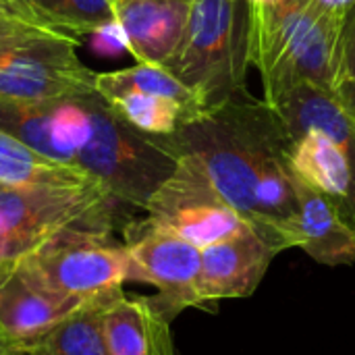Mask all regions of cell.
<instances>
[{"mask_svg":"<svg viewBox=\"0 0 355 355\" xmlns=\"http://www.w3.org/2000/svg\"><path fill=\"white\" fill-rule=\"evenodd\" d=\"M341 85H355V4L345 15L341 37H339L335 89Z\"/></svg>","mask_w":355,"mask_h":355,"instance_id":"4316f807","label":"cell"},{"mask_svg":"<svg viewBox=\"0 0 355 355\" xmlns=\"http://www.w3.org/2000/svg\"><path fill=\"white\" fill-rule=\"evenodd\" d=\"M112 10L131 56L144 64H164L183 40L191 0H112Z\"/></svg>","mask_w":355,"mask_h":355,"instance_id":"8fae6325","label":"cell"},{"mask_svg":"<svg viewBox=\"0 0 355 355\" xmlns=\"http://www.w3.org/2000/svg\"><path fill=\"white\" fill-rule=\"evenodd\" d=\"M0 355H2V354H0Z\"/></svg>","mask_w":355,"mask_h":355,"instance_id":"4dcf8cb0","label":"cell"},{"mask_svg":"<svg viewBox=\"0 0 355 355\" xmlns=\"http://www.w3.org/2000/svg\"><path fill=\"white\" fill-rule=\"evenodd\" d=\"M339 100L343 102V106L349 110V114L355 119V85H341L335 89Z\"/></svg>","mask_w":355,"mask_h":355,"instance_id":"83f0119b","label":"cell"},{"mask_svg":"<svg viewBox=\"0 0 355 355\" xmlns=\"http://www.w3.org/2000/svg\"><path fill=\"white\" fill-rule=\"evenodd\" d=\"M241 2H245V4H275L279 0H241Z\"/></svg>","mask_w":355,"mask_h":355,"instance_id":"f546056e","label":"cell"},{"mask_svg":"<svg viewBox=\"0 0 355 355\" xmlns=\"http://www.w3.org/2000/svg\"><path fill=\"white\" fill-rule=\"evenodd\" d=\"M81 44L64 35H17L0 40V71L96 81L77 56Z\"/></svg>","mask_w":355,"mask_h":355,"instance_id":"2e32d148","label":"cell"},{"mask_svg":"<svg viewBox=\"0 0 355 355\" xmlns=\"http://www.w3.org/2000/svg\"><path fill=\"white\" fill-rule=\"evenodd\" d=\"M171 322L150 297H110L104 310V331L112 355H177Z\"/></svg>","mask_w":355,"mask_h":355,"instance_id":"5bb4252c","label":"cell"},{"mask_svg":"<svg viewBox=\"0 0 355 355\" xmlns=\"http://www.w3.org/2000/svg\"><path fill=\"white\" fill-rule=\"evenodd\" d=\"M89 94H96V81L0 71V98L31 100V102H62V100H79Z\"/></svg>","mask_w":355,"mask_h":355,"instance_id":"7402d4cb","label":"cell"},{"mask_svg":"<svg viewBox=\"0 0 355 355\" xmlns=\"http://www.w3.org/2000/svg\"><path fill=\"white\" fill-rule=\"evenodd\" d=\"M116 293L87 300L21 355H112L104 331V310Z\"/></svg>","mask_w":355,"mask_h":355,"instance_id":"e0dca14e","label":"cell"},{"mask_svg":"<svg viewBox=\"0 0 355 355\" xmlns=\"http://www.w3.org/2000/svg\"><path fill=\"white\" fill-rule=\"evenodd\" d=\"M108 104L123 121L148 135H171L183 123L193 121L187 106L156 94L127 92L108 100Z\"/></svg>","mask_w":355,"mask_h":355,"instance_id":"ffe728a7","label":"cell"},{"mask_svg":"<svg viewBox=\"0 0 355 355\" xmlns=\"http://www.w3.org/2000/svg\"><path fill=\"white\" fill-rule=\"evenodd\" d=\"M48 135L58 162L73 164L75 154L87 144L92 135V119L87 108L79 100L56 102L48 121Z\"/></svg>","mask_w":355,"mask_h":355,"instance_id":"cb8c5ba5","label":"cell"},{"mask_svg":"<svg viewBox=\"0 0 355 355\" xmlns=\"http://www.w3.org/2000/svg\"><path fill=\"white\" fill-rule=\"evenodd\" d=\"M23 260L50 287L79 300L121 291L129 281L127 245L114 243L110 229L92 225L60 231Z\"/></svg>","mask_w":355,"mask_h":355,"instance_id":"8992f818","label":"cell"},{"mask_svg":"<svg viewBox=\"0 0 355 355\" xmlns=\"http://www.w3.org/2000/svg\"><path fill=\"white\" fill-rule=\"evenodd\" d=\"M64 102V100H62ZM56 102H31L0 98V131L17 137L31 150L58 162V156L50 144L48 121Z\"/></svg>","mask_w":355,"mask_h":355,"instance_id":"44dd1931","label":"cell"},{"mask_svg":"<svg viewBox=\"0 0 355 355\" xmlns=\"http://www.w3.org/2000/svg\"><path fill=\"white\" fill-rule=\"evenodd\" d=\"M92 119V135L73 164L96 179L125 206L141 208L175 173L179 160L156 135L123 121L98 94L79 98Z\"/></svg>","mask_w":355,"mask_h":355,"instance_id":"3957f363","label":"cell"},{"mask_svg":"<svg viewBox=\"0 0 355 355\" xmlns=\"http://www.w3.org/2000/svg\"><path fill=\"white\" fill-rule=\"evenodd\" d=\"M123 206L96 179L83 183H0V264L15 262L64 229L114 227Z\"/></svg>","mask_w":355,"mask_h":355,"instance_id":"277c9868","label":"cell"},{"mask_svg":"<svg viewBox=\"0 0 355 355\" xmlns=\"http://www.w3.org/2000/svg\"><path fill=\"white\" fill-rule=\"evenodd\" d=\"M272 108L293 139L308 129H320L331 135L345 150L355 179V119L343 106L337 92L316 83H302Z\"/></svg>","mask_w":355,"mask_h":355,"instance_id":"9a60e30c","label":"cell"},{"mask_svg":"<svg viewBox=\"0 0 355 355\" xmlns=\"http://www.w3.org/2000/svg\"><path fill=\"white\" fill-rule=\"evenodd\" d=\"M177 160L175 173L146 206L148 225L164 229L200 250L248 227L193 160Z\"/></svg>","mask_w":355,"mask_h":355,"instance_id":"52a82bcc","label":"cell"},{"mask_svg":"<svg viewBox=\"0 0 355 355\" xmlns=\"http://www.w3.org/2000/svg\"><path fill=\"white\" fill-rule=\"evenodd\" d=\"M27 2L42 17H46L54 27L77 37L81 44L89 29L114 19L112 0H27Z\"/></svg>","mask_w":355,"mask_h":355,"instance_id":"603a6c76","label":"cell"},{"mask_svg":"<svg viewBox=\"0 0 355 355\" xmlns=\"http://www.w3.org/2000/svg\"><path fill=\"white\" fill-rule=\"evenodd\" d=\"M345 15L318 0L248 4V64L260 73L266 104L275 106L302 83L335 92Z\"/></svg>","mask_w":355,"mask_h":355,"instance_id":"7a4b0ae2","label":"cell"},{"mask_svg":"<svg viewBox=\"0 0 355 355\" xmlns=\"http://www.w3.org/2000/svg\"><path fill=\"white\" fill-rule=\"evenodd\" d=\"M85 302L50 287L23 258L0 264V354L21 355Z\"/></svg>","mask_w":355,"mask_h":355,"instance_id":"9c48e42d","label":"cell"},{"mask_svg":"<svg viewBox=\"0 0 355 355\" xmlns=\"http://www.w3.org/2000/svg\"><path fill=\"white\" fill-rule=\"evenodd\" d=\"M277 252L250 227L202 250L200 289L206 310L223 300L250 297Z\"/></svg>","mask_w":355,"mask_h":355,"instance_id":"30bf717a","label":"cell"},{"mask_svg":"<svg viewBox=\"0 0 355 355\" xmlns=\"http://www.w3.org/2000/svg\"><path fill=\"white\" fill-rule=\"evenodd\" d=\"M83 42H87L89 48L100 58H121L123 54H131L127 33L116 19L100 23L94 29H89L85 33Z\"/></svg>","mask_w":355,"mask_h":355,"instance_id":"484cf974","label":"cell"},{"mask_svg":"<svg viewBox=\"0 0 355 355\" xmlns=\"http://www.w3.org/2000/svg\"><path fill=\"white\" fill-rule=\"evenodd\" d=\"M241 0H191L189 21L175 54L162 64L191 87L210 112L239 94L248 64V8Z\"/></svg>","mask_w":355,"mask_h":355,"instance_id":"5b68a950","label":"cell"},{"mask_svg":"<svg viewBox=\"0 0 355 355\" xmlns=\"http://www.w3.org/2000/svg\"><path fill=\"white\" fill-rule=\"evenodd\" d=\"M31 33L33 35L73 37V35L60 31L58 27H54L27 0H0V40L17 37V35H31ZM73 40H77V37H73Z\"/></svg>","mask_w":355,"mask_h":355,"instance_id":"d4e9b609","label":"cell"},{"mask_svg":"<svg viewBox=\"0 0 355 355\" xmlns=\"http://www.w3.org/2000/svg\"><path fill=\"white\" fill-rule=\"evenodd\" d=\"M156 137L177 158L193 160L277 254L295 248L297 196L287 160L293 137L270 104L241 89L175 133Z\"/></svg>","mask_w":355,"mask_h":355,"instance_id":"6da1fadb","label":"cell"},{"mask_svg":"<svg viewBox=\"0 0 355 355\" xmlns=\"http://www.w3.org/2000/svg\"><path fill=\"white\" fill-rule=\"evenodd\" d=\"M125 245L129 252V281L154 285L158 295L150 300L168 320L187 308L206 310L200 289L202 250L198 245L146 220Z\"/></svg>","mask_w":355,"mask_h":355,"instance_id":"ba28073f","label":"cell"},{"mask_svg":"<svg viewBox=\"0 0 355 355\" xmlns=\"http://www.w3.org/2000/svg\"><path fill=\"white\" fill-rule=\"evenodd\" d=\"M324 8L337 10V12H349L352 6L355 4V0H318Z\"/></svg>","mask_w":355,"mask_h":355,"instance_id":"f1b7e54d","label":"cell"},{"mask_svg":"<svg viewBox=\"0 0 355 355\" xmlns=\"http://www.w3.org/2000/svg\"><path fill=\"white\" fill-rule=\"evenodd\" d=\"M297 196L295 248L327 266L355 264V225L339 204L293 177Z\"/></svg>","mask_w":355,"mask_h":355,"instance_id":"7c38bea8","label":"cell"},{"mask_svg":"<svg viewBox=\"0 0 355 355\" xmlns=\"http://www.w3.org/2000/svg\"><path fill=\"white\" fill-rule=\"evenodd\" d=\"M127 92H144V94H156V96L177 100L189 108L193 119L206 114L204 104L198 98V94L185 83H181L175 75H171L162 64L137 62L135 67H129V69L96 73V94L104 98L106 102Z\"/></svg>","mask_w":355,"mask_h":355,"instance_id":"ac0fdd59","label":"cell"},{"mask_svg":"<svg viewBox=\"0 0 355 355\" xmlns=\"http://www.w3.org/2000/svg\"><path fill=\"white\" fill-rule=\"evenodd\" d=\"M289 168L304 185L333 198L355 225V179L345 150L324 131L308 129L293 139Z\"/></svg>","mask_w":355,"mask_h":355,"instance_id":"4fadbf2b","label":"cell"},{"mask_svg":"<svg viewBox=\"0 0 355 355\" xmlns=\"http://www.w3.org/2000/svg\"><path fill=\"white\" fill-rule=\"evenodd\" d=\"M92 179L73 164H62L42 156L17 137L0 131V183L40 185V183H83Z\"/></svg>","mask_w":355,"mask_h":355,"instance_id":"d6986e66","label":"cell"}]
</instances>
